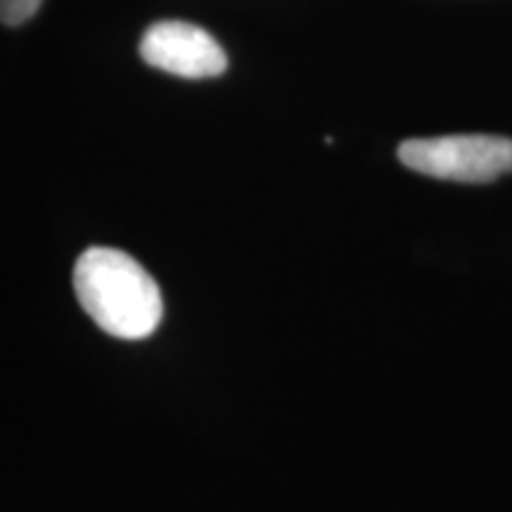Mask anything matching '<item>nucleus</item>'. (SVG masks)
Segmentation results:
<instances>
[{"label": "nucleus", "instance_id": "f03ea898", "mask_svg": "<svg viewBox=\"0 0 512 512\" xmlns=\"http://www.w3.org/2000/svg\"><path fill=\"white\" fill-rule=\"evenodd\" d=\"M399 159L422 176L456 183H491L512 171V140L503 136L413 138L399 145Z\"/></svg>", "mask_w": 512, "mask_h": 512}, {"label": "nucleus", "instance_id": "f257e3e1", "mask_svg": "<svg viewBox=\"0 0 512 512\" xmlns=\"http://www.w3.org/2000/svg\"><path fill=\"white\" fill-rule=\"evenodd\" d=\"M74 292L81 309L112 337L145 339L162 323L159 285L121 249H86L74 266Z\"/></svg>", "mask_w": 512, "mask_h": 512}, {"label": "nucleus", "instance_id": "7ed1b4c3", "mask_svg": "<svg viewBox=\"0 0 512 512\" xmlns=\"http://www.w3.org/2000/svg\"><path fill=\"white\" fill-rule=\"evenodd\" d=\"M140 57L150 67L181 79H211L228 69V55L209 31L181 19L152 24L140 38Z\"/></svg>", "mask_w": 512, "mask_h": 512}, {"label": "nucleus", "instance_id": "20e7f679", "mask_svg": "<svg viewBox=\"0 0 512 512\" xmlns=\"http://www.w3.org/2000/svg\"><path fill=\"white\" fill-rule=\"evenodd\" d=\"M43 0H0V24L19 27L41 10Z\"/></svg>", "mask_w": 512, "mask_h": 512}]
</instances>
